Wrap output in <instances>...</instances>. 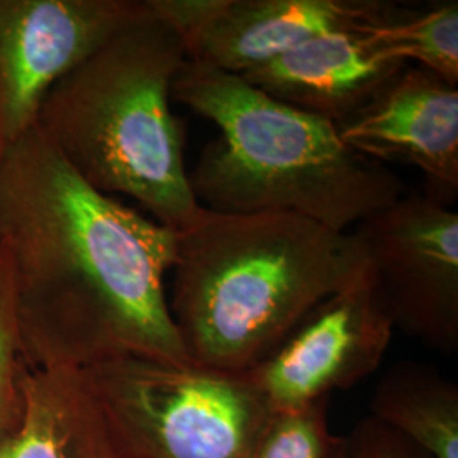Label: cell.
Instances as JSON below:
<instances>
[{
  "instance_id": "1",
  "label": "cell",
  "mask_w": 458,
  "mask_h": 458,
  "mask_svg": "<svg viewBox=\"0 0 458 458\" xmlns=\"http://www.w3.org/2000/svg\"><path fill=\"white\" fill-rule=\"evenodd\" d=\"M177 231L98 192L34 126L0 155V246L30 369L191 363L165 277Z\"/></svg>"
},
{
  "instance_id": "2",
  "label": "cell",
  "mask_w": 458,
  "mask_h": 458,
  "mask_svg": "<svg viewBox=\"0 0 458 458\" xmlns=\"http://www.w3.org/2000/svg\"><path fill=\"white\" fill-rule=\"evenodd\" d=\"M367 268L353 231L295 214L202 208L175 234L168 310L191 363L245 374Z\"/></svg>"
},
{
  "instance_id": "3",
  "label": "cell",
  "mask_w": 458,
  "mask_h": 458,
  "mask_svg": "<svg viewBox=\"0 0 458 458\" xmlns=\"http://www.w3.org/2000/svg\"><path fill=\"white\" fill-rule=\"evenodd\" d=\"M172 100L219 130L189 172L197 202L209 211L295 214L348 231L404 196L401 179L346 147L336 124L242 75L187 60Z\"/></svg>"
},
{
  "instance_id": "4",
  "label": "cell",
  "mask_w": 458,
  "mask_h": 458,
  "mask_svg": "<svg viewBox=\"0 0 458 458\" xmlns=\"http://www.w3.org/2000/svg\"><path fill=\"white\" fill-rule=\"evenodd\" d=\"M147 4L145 14L49 90L36 126L89 185L134 199L153 221L179 231L202 209L170 106L187 53Z\"/></svg>"
},
{
  "instance_id": "5",
  "label": "cell",
  "mask_w": 458,
  "mask_h": 458,
  "mask_svg": "<svg viewBox=\"0 0 458 458\" xmlns=\"http://www.w3.org/2000/svg\"><path fill=\"white\" fill-rule=\"evenodd\" d=\"M83 374L123 458H253L274 420L246 374L147 357Z\"/></svg>"
},
{
  "instance_id": "6",
  "label": "cell",
  "mask_w": 458,
  "mask_h": 458,
  "mask_svg": "<svg viewBox=\"0 0 458 458\" xmlns=\"http://www.w3.org/2000/svg\"><path fill=\"white\" fill-rule=\"evenodd\" d=\"M360 240L394 327L443 353L458 348V214L431 194L365 217Z\"/></svg>"
},
{
  "instance_id": "7",
  "label": "cell",
  "mask_w": 458,
  "mask_h": 458,
  "mask_svg": "<svg viewBox=\"0 0 458 458\" xmlns=\"http://www.w3.org/2000/svg\"><path fill=\"white\" fill-rule=\"evenodd\" d=\"M147 7V0H0V155L33 130L49 90Z\"/></svg>"
},
{
  "instance_id": "8",
  "label": "cell",
  "mask_w": 458,
  "mask_h": 458,
  "mask_svg": "<svg viewBox=\"0 0 458 458\" xmlns=\"http://www.w3.org/2000/svg\"><path fill=\"white\" fill-rule=\"evenodd\" d=\"M394 327L367 268L323 301L267 360L245 374L274 416L308 410L374 374Z\"/></svg>"
},
{
  "instance_id": "9",
  "label": "cell",
  "mask_w": 458,
  "mask_h": 458,
  "mask_svg": "<svg viewBox=\"0 0 458 458\" xmlns=\"http://www.w3.org/2000/svg\"><path fill=\"white\" fill-rule=\"evenodd\" d=\"M182 38L187 60L234 75L321 34L355 30L391 4L374 0H149Z\"/></svg>"
},
{
  "instance_id": "10",
  "label": "cell",
  "mask_w": 458,
  "mask_h": 458,
  "mask_svg": "<svg viewBox=\"0 0 458 458\" xmlns=\"http://www.w3.org/2000/svg\"><path fill=\"white\" fill-rule=\"evenodd\" d=\"M336 128L346 147L372 162L416 166L431 185L428 194L442 200L457 196V85L408 65L374 102Z\"/></svg>"
},
{
  "instance_id": "11",
  "label": "cell",
  "mask_w": 458,
  "mask_h": 458,
  "mask_svg": "<svg viewBox=\"0 0 458 458\" xmlns=\"http://www.w3.org/2000/svg\"><path fill=\"white\" fill-rule=\"evenodd\" d=\"M406 66L377 48L360 26L316 36L242 77L270 98L340 126Z\"/></svg>"
},
{
  "instance_id": "12",
  "label": "cell",
  "mask_w": 458,
  "mask_h": 458,
  "mask_svg": "<svg viewBox=\"0 0 458 458\" xmlns=\"http://www.w3.org/2000/svg\"><path fill=\"white\" fill-rule=\"evenodd\" d=\"M16 423L0 433V458H123L79 369H26Z\"/></svg>"
},
{
  "instance_id": "13",
  "label": "cell",
  "mask_w": 458,
  "mask_h": 458,
  "mask_svg": "<svg viewBox=\"0 0 458 458\" xmlns=\"http://www.w3.org/2000/svg\"><path fill=\"white\" fill-rule=\"evenodd\" d=\"M370 412L426 457L458 458V387L421 363L395 365L377 384Z\"/></svg>"
},
{
  "instance_id": "14",
  "label": "cell",
  "mask_w": 458,
  "mask_h": 458,
  "mask_svg": "<svg viewBox=\"0 0 458 458\" xmlns=\"http://www.w3.org/2000/svg\"><path fill=\"white\" fill-rule=\"evenodd\" d=\"M377 48L410 65L458 83V4L445 2L425 11L403 13L389 5L382 16L361 26Z\"/></svg>"
},
{
  "instance_id": "15",
  "label": "cell",
  "mask_w": 458,
  "mask_h": 458,
  "mask_svg": "<svg viewBox=\"0 0 458 458\" xmlns=\"http://www.w3.org/2000/svg\"><path fill=\"white\" fill-rule=\"evenodd\" d=\"M327 410L329 401H323L274 416L253 458H335L344 438L331 433Z\"/></svg>"
},
{
  "instance_id": "16",
  "label": "cell",
  "mask_w": 458,
  "mask_h": 458,
  "mask_svg": "<svg viewBox=\"0 0 458 458\" xmlns=\"http://www.w3.org/2000/svg\"><path fill=\"white\" fill-rule=\"evenodd\" d=\"M26 369L17 327L13 270L0 246V433L14 425L21 412V382Z\"/></svg>"
},
{
  "instance_id": "17",
  "label": "cell",
  "mask_w": 458,
  "mask_h": 458,
  "mask_svg": "<svg viewBox=\"0 0 458 458\" xmlns=\"http://www.w3.org/2000/svg\"><path fill=\"white\" fill-rule=\"evenodd\" d=\"M350 458H429L393 429L365 418L346 438Z\"/></svg>"
},
{
  "instance_id": "18",
  "label": "cell",
  "mask_w": 458,
  "mask_h": 458,
  "mask_svg": "<svg viewBox=\"0 0 458 458\" xmlns=\"http://www.w3.org/2000/svg\"><path fill=\"white\" fill-rule=\"evenodd\" d=\"M335 458H350V455H348V445H346V438H344V443H342V446L338 448V452H336Z\"/></svg>"
}]
</instances>
